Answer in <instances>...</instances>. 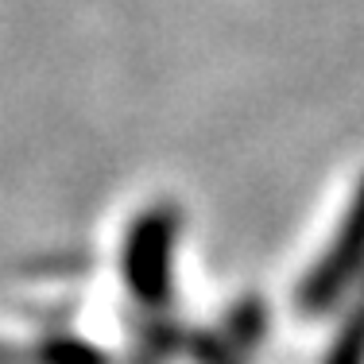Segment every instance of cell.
Segmentation results:
<instances>
[{
    "instance_id": "3",
    "label": "cell",
    "mask_w": 364,
    "mask_h": 364,
    "mask_svg": "<svg viewBox=\"0 0 364 364\" xmlns=\"http://www.w3.org/2000/svg\"><path fill=\"white\" fill-rule=\"evenodd\" d=\"M267 329V310L256 294H245L237 306L225 314L218 329H202L190 333V357L198 364H248L256 345L264 341Z\"/></svg>"
},
{
    "instance_id": "6",
    "label": "cell",
    "mask_w": 364,
    "mask_h": 364,
    "mask_svg": "<svg viewBox=\"0 0 364 364\" xmlns=\"http://www.w3.org/2000/svg\"><path fill=\"white\" fill-rule=\"evenodd\" d=\"M0 364H8V360H0Z\"/></svg>"
},
{
    "instance_id": "4",
    "label": "cell",
    "mask_w": 364,
    "mask_h": 364,
    "mask_svg": "<svg viewBox=\"0 0 364 364\" xmlns=\"http://www.w3.org/2000/svg\"><path fill=\"white\" fill-rule=\"evenodd\" d=\"M28 364H112L105 349L82 341L74 333H47L31 345Z\"/></svg>"
},
{
    "instance_id": "2",
    "label": "cell",
    "mask_w": 364,
    "mask_h": 364,
    "mask_svg": "<svg viewBox=\"0 0 364 364\" xmlns=\"http://www.w3.org/2000/svg\"><path fill=\"white\" fill-rule=\"evenodd\" d=\"M360 275H364V175L353 190L349 205H345V218L337 225L333 240L326 245V252L314 259V267L294 291V310L306 318L329 314Z\"/></svg>"
},
{
    "instance_id": "1",
    "label": "cell",
    "mask_w": 364,
    "mask_h": 364,
    "mask_svg": "<svg viewBox=\"0 0 364 364\" xmlns=\"http://www.w3.org/2000/svg\"><path fill=\"white\" fill-rule=\"evenodd\" d=\"M178 210L171 202H155L128 225L120 275L124 287L144 310H167L171 302V264H175L178 240Z\"/></svg>"
},
{
    "instance_id": "5",
    "label": "cell",
    "mask_w": 364,
    "mask_h": 364,
    "mask_svg": "<svg viewBox=\"0 0 364 364\" xmlns=\"http://www.w3.org/2000/svg\"><path fill=\"white\" fill-rule=\"evenodd\" d=\"M322 364H364V291L353 299L349 314L341 318V329L329 341Z\"/></svg>"
}]
</instances>
